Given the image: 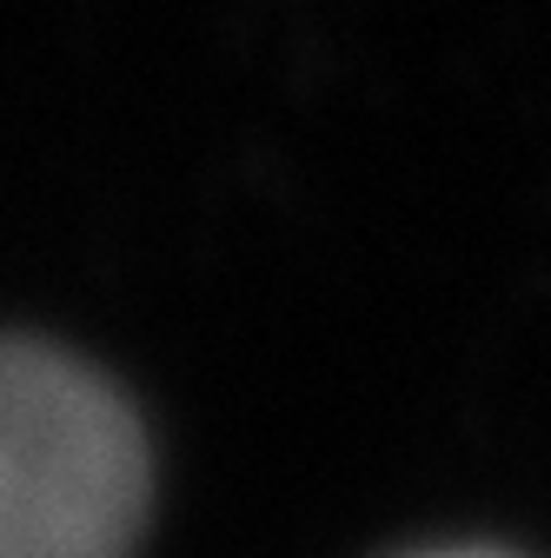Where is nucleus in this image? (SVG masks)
I'll return each instance as SVG.
<instances>
[{
  "label": "nucleus",
  "instance_id": "obj_1",
  "mask_svg": "<svg viewBox=\"0 0 551 558\" xmlns=\"http://www.w3.org/2000/svg\"><path fill=\"white\" fill-rule=\"evenodd\" d=\"M147 439L126 399L47 345L0 339V558H126Z\"/></svg>",
  "mask_w": 551,
  "mask_h": 558
}]
</instances>
